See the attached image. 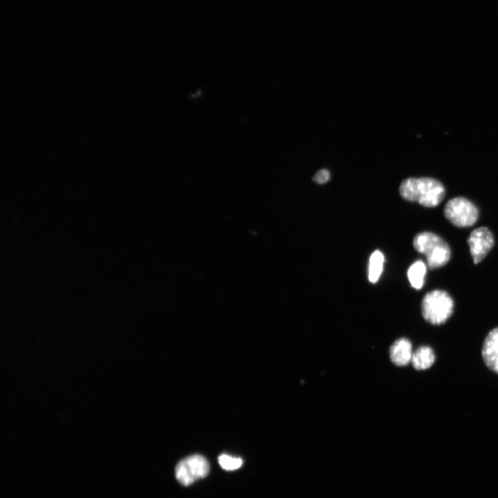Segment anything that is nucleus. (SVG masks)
Wrapping results in <instances>:
<instances>
[{"mask_svg":"<svg viewBox=\"0 0 498 498\" xmlns=\"http://www.w3.org/2000/svg\"><path fill=\"white\" fill-rule=\"evenodd\" d=\"M399 193L405 200L418 202L425 207L434 208L443 201L446 191L442 184L437 180L423 178L404 180L400 186Z\"/></svg>","mask_w":498,"mask_h":498,"instance_id":"f257e3e1","label":"nucleus"},{"mask_svg":"<svg viewBox=\"0 0 498 498\" xmlns=\"http://www.w3.org/2000/svg\"><path fill=\"white\" fill-rule=\"evenodd\" d=\"M413 245L416 251L427 257L429 267L434 270L445 266L451 257L449 244L431 232H423L414 237Z\"/></svg>","mask_w":498,"mask_h":498,"instance_id":"f03ea898","label":"nucleus"},{"mask_svg":"<svg viewBox=\"0 0 498 498\" xmlns=\"http://www.w3.org/2000/svg\"><path fill=\"white\" fill-rule=\"evenodd\" d=\"M454 307V301L448 292L434 290L424 297L422 312L427 322L434 325H441L451 317Z\"/></svg>","mask_w":498,"mask_h":498,"instance_id":"7ed1b4c3","label":"nucleus"},{"mask_svg":"<svg viewBox=\"0 0 498 498\" xmlns=\"http://www.w3.org/2000/svg\"><path fill=\"white\" fill-rule=\"evenodd\" d=\"M444 213L451 224L461 228L473 226L479 217V211L475 205L462 197L449 201L444 207Z\"/></svg>","mask_w":498,"mask_h":498,"instance_id":"20e7f679","label":"nucleus"},{"mask_svg":"<svg viewBox=\"0 0 498 498\" xmlns=\"http://www.w3.org/2000/svg\"><path fill=\"white\" fill-rule=\"evenodd\" d=\"M209 471L207 460L202 455H194L184 459L177 465L176 476L182 485L187 486L206 477Z\"/></svg>","mask_w":498,"mask_h":498,"instance_id":"39448f33","label":"nucleus"},{"mask_svg":"<svg viewBox=\"0 0 498 498\" xmlns=\"http://www.w3.org/2000/svg\"><path fill=\"white\" fill-rule=\"evenodd\" d=\"M467 243L474 264L477 265L490 252L494 246V238L488 228L480 227L472 231Z\"/></svg>","mask_w":498,"mask_h":498,"instance_id":"423d86ee","label":"nucleus"},{"mask_svg":"<svg viewBox=\"0 0 498 498\" xmlns=\"http://www.w3.org/2000/svg\"><path fill=\"white\" fill-rule=\"evenodd\" d=\"M482 355L488 369L498 375V327L491 330L486 337Z\"/></svg>","mask_w":498,"mask_h":498,"instance_id":"0eeeda50","label":"nucleus"},{"mask_svg":"<svg viewBox=\"0 0 498 498\" xmlns=\"http://www.w3.org/2000/svg\"><path fill=\"white\" fill-rule=\"evenodd\" d=\"M412 346L410 340L401 338L393 343L390 348L391 361L397 366H406L412 361Z\"/></svg>","mask_w":498,"mask_h":498,"instance_id":"6e6552de","label":"nucleus"},{"mask_svg":"<svg viewBox=\"0 0 498 498\" xmlns=\"http://www.w3.org/2000/svg\"><path fill=\"white\" fill-rule=\"evenodd\" d=\"M436 361V354L432 348L422 346L415 351L411 363L415 370H426L431 368Z\"/></svg>","mask_w":498,"mask_h":498,"instance_id":"1a4fd4ad","label":"nucleus"},{"mask_svg":"<svg viewBox=\"0 0 498 498\" xmlns=\"http://www.w3.org/2000/svg\"><path fill=\"white\" fill-rule=\"evenodd\" d=\"M427 271L425 263L421 261L415 262L410 267L407 278L414 289L420 290L423 287Z\"/></svg>","mask_w":498,"mask_h":498,"instance_id":"9d476101","label":"nucleus"},{"mask_svg":"<svg viewBox=\"0 0 498 498\" xmlns=\"http://www.w3.org/2000/svg\"><path fill=\"white\" fill-rule=\"evenodd\" d=\"M384 261V256L381 252L376 251L372 254L368 272L369 281L372 283H376L379 281L383 272Z\"/></svg>","mask_w":498,"mask_h":498,"instance_id":"9b49d317","label":"nucleus"},{"mask_svg":"<svg viewBox=\"0 0 498 498\" xmlns=\"http://www.w3.org/2000/svg\"><path fill=\"white\" fill-rule=\"evenodd\" d=\"M220 466L226 471H234L239 469L243 464L241 458L232 457L228 455H221L218 458Z\"/></svg>","mask_w":498,"mask_h":498,"instance_id":"f8f14e48","label":"nucleus"},{"mask_svg":"<svg viewBox=\"0 0 498 498\" xmlns=\"http://www.w3.org/2000/svg\"><path fill=\"white\" fill-rule=\"evenodd\" d=\"M330 179V174L327 170L319 171L313 177V181L317 184H324Z\"/></svg>","mask_w":498,"mask_h":498,"instance_id":"ddd939ff","label":"nucleus"}]
</instances>
